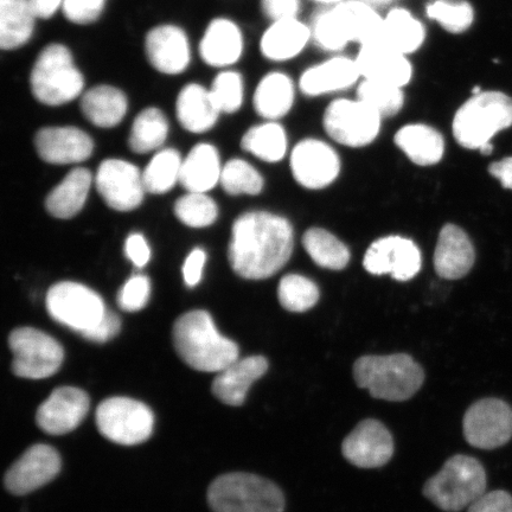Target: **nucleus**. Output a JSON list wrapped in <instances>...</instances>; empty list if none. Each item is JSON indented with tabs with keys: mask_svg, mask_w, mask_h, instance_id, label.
I'll list each match as a JSON object with an SVG mask.
<instances>
[{
	"mask_svg": "<svg viewBox=\"0 0 512 512\" xmlns=\"http://www.w3.org/2000/svg\"><path fill=\"white\" fill-rule=\"evenodd\" d=\"M293 228L285 217L251 211L233 224L229 262L239 277L248 280L271 278L293 252Z\"/></svg>",
	"mask_w": 512,
	"mask_h": 512,
	"instance_id": "nucleus-1",
	"label": "nucleus"
},
{
	"mask_svg": "<svg viewBox=\"0 0 512 512\" xmlns=\"http://www.w3.org/2000/svg\"><path fill=\"white\" fill-rule=\"evenodd\" d=\"M383 15L363 0H345L324 6L310 24L312 43L329 54H342L350 44L358 47L380 41Z\"/></svg>",
	"mask_w": 512,
	"mask_h": 512,
	"instance_id": "nucleus-2",
	"label": "nucleus"
},
{
	"mask_svg": "<svg viewBox=\"0 0 512 512\" xmlns=\"http://www.w3.org/2000/svg\"><path fill=\"white\" fill-rule=\"evenodd\" d=\"M174 344L189 367L203 373H217L239 360V347L217 331L206 311L185 313L174 325Z\"/></svg>",
	"mask_w": 512,
	"mask_h": 512,
	"instance_id": "nucleus-3",
	"label": "nucleus"
},
{
	"mask_svg": "<svg viewBox=\"0 0 512 512\" xmlns=\"http://www.w3.org/2000/svg\"><path fill=\"white\" fill-rule=\"evenodd\" d=\"M512 125V99L496 91L472 94L453 115L452 133L467 150L489 156L494 151L492 138Z\"/></svg>",
	"mask_w": 512,
	"mask_h": 512,
	"instance_id": "nucleus-4",
	"label": "nucleus"
},
{
	"mask_svg": "<svg viewBox=\"0 0 512 512\" xmlns=\"http://www.w3.org/2000/svg\"><path fill=\"white\" fill-rule=\"evenodd\" d=\"M354 379L374 399L403 402L419 392L425 371L407 354L363 356L354 364Z\"/></svg>",
	"mask_w": 512,
	"mask_h": 512,
	"instance_id": "nucleus-5",
	"label": "nucleus"
},
{
	"mask_svg": "<svg viewBox=\"0 0 512 512\" xmlns=\"http://www.w3.org/2000/svg\"><path fill=\"white\" fill-rule=\"evenodd\" d=\"M214 512H284L285 496L271 480L252 473H227L214 480L208 490Z\"/></svg>",
	"mask_w": 512,
	"mask_h": 512,
	"instance_id": "nucleus-6",
	"label": "nucleus"
},
{
	"mask_svg": "<svg viewBox=\"0 0 512 512\" xmlns=\"http://www.w3.org/2000/svg\"><path fill=\"white\" fill-rule=\"evenodd\" d=\"M31 92L46 106L69 104L83 93L85 78L76 67L72 51L60 43L49 44L37 56L30 74Z\"/></svg>",
	"mask_w": 512,
	"mask_h": 512,
	"instance_id": "nucleus-7",
	"label": "nucleus"
},
{
	"mask_svg": "<svg viewBox=\"0 0 512 512\" xmlns=\"http://www.w3.org/2000/svg\"><path fill=\"white\" fill-rule=\"evenodd\" d=\"M485 490L486 472L482 463L456 454L437 475L427 480L422 494L440 510L459 512L475 503Z\"/></svg>",
	"mask_w": 512,
	"mask_h": 512,
	"instance_id": "nucleus-8",
	"label": "nucleus"
},
{
	"mask_svg": "<svg viewBox=\"0 0 512 512\" xmlns=\"http://www.w3.org/2000/svg\"><path fill=\"white\" fill-rule=\"evenodd\" d=\"M383 120L379 113L356 96H338L325 108L323 127L336 143L360 149L379 138Z\"/></svg>",
	"mask_w": 512,
	"mask_h": 512,
	"instance_id": "nucleus-9",
	"label": "nucleus"
},
{
	"mask_svg": "<svg viewBox=\"0 0 512 512\" xmlns=\"http://www.w3.org/2000/svg\"><path fill=\"white\" fill-rule=\"evenodd\" d=\"M49 315L70 330L86 335L106 316L104 300L85 285L62 281L50 288L47 294Z\"/></svg>",
	"mask_w": 512,
	"mask_h": 512,
	"instance_id": "nucleus-10",
	"label": "nucleus"
},
{
	"mask_svg": "<svg viewBox=\"0 0 512 512\" xmlns=\"http://www.w3.org/2000/svg\"><path fill=\"white\" fill-rule=\"evenodd\" d=\"M99 432L112 443L134 446L149 440L155 415L145 403L130 398H110L96 409Z\"/></svg>",
	"mask_w": 512,
	"mask_h": 512,
	"instance_id": "nucleus-11",
	"label": "nucleus"
},
{
	"mask_svg": "<svg viewBox=\"0 0 512 512\" xmlns=\"http://www.w3.org/2000/svg\"><path fill=\"white\" fill-rule=\"evenodd\" d=\"M9 347L14 354L12 371L22 379H48L60 370L64 360L62 345L34 328L12 331Z\"/></svg>",
	"mask_w": 512,
	"mask_h": 512,
	"instance_id": "nucleus-12",
	"label": "nucleus"
},
{
	"mask_svg": "<svg viewBox=\"0 0 512 512\" xmlns=\"http://www.w3.org/2000/svg\"><path fill=\"white\" fill-rule=\"evenodd\" d=\"M464 437L480 450H496L512 438V408L499 399L479 400L467 409L463 420Z\"/></svg>",
	"mask_w": 512,
	"mask_h": 512,
	"instance_id": "nucleus-13",
	"label": "nucleus"
},
{
	"mask_svg": "<svg viewBox=\"0 0 512 512\" xmlns=\"http://www.w3.org/2000/svg\"><path fill=\"white\" fill-rule=\"evenodd\" d=\"M291 170L296 181L306 189L329 187L341 172V158L330 144L316 138H306L293 147Z\"/></svg>",
	"mask_w": 512,
	"mask_h": 512,
	"instance_id": "nucleus-14",
	"label": "nucleus"
},
{
	"mask_svg": "<svg viewBox=\"0 0 512 512\" xmlns=\"http://www.w3.org/2000/svg\"><path fill=\"white\" fill-rule=\"evenodd\" d=\"M361 80L356 57L334 54L303 70L297 81L300 94L317 99L347 92Z\"/></svg>",
	"mask_w": 512,
	"mask_h": 512,
	"instance_id": "nucleus-15",
	"label": "nucleus"
},
{
	"mask_svg": "<svg viewBox=\"0 0 512 512\" xmlns=\"http://www.w3.org/2000/svg\"><path fill=\"white\" fill-rule=\"evenodd\" d=\"M95 184L107 206L114 210L131 211L143 203V174L126 160H104L96 172Z\"/></svg>",
	"mask_w": 512,
	"mask_h": 512,
	"instance_id": "nucleus-16",
	"label": "nucleus"
},
{
	"mask_svg": "<svg viewBox=\"0 0 512 512\" xmlns=\"http://www.w3.org/2000/svg\"><path fill=\"white\" fill-rule=\"evenodd\" d=\"M421 264L419 247L401 236H387L375 241L363 260V266L370 274H390L402 283L413 279L420 272Z\"/></svg>",
	"mask_w": 512,
	"mask_h": 512,
	"instance_id": "nucleus-17",
	"label": "nucleus"
},
{
	"mask_svg": "<svg viewBox=\"0 0 512 512\" xmlns=\"http://www.w3.org/2000/svg\"><path fill=\"white\" fill-rule=\"evenodd\" d=\"M394 451L392 433L375 419L361 421L342 444L344 458L360 469H379L390 462Z\"/></svg>",
	"mask_w": 512,
	"mask_h": 512,
	"instance_id": "nucleus-18",
	"label": "nucleus"
},
{
	"mask_svg": "<svg viewBox=\"0 0 512 512\" xmlns=\"http://www.w3.org/2000/svg\"><path fill=\"white\" fill-rule=\"evenodd\" d=\"M61 466V457L55 448L34 445L6 472L5 488L16 496L31 494L59 476Z\"/></svg>",
	"mask_w": 512,
	"mask_h": 512,
	"instance_id": "nucleus-19",
	"label": "nucleus"
},
{
	"mask_svg": "<svg viewBox=\"0 0 512 512\" xmlns=\"http://www.w3.org/2000/svg\"><path fill=\"white\" fill-rule=\"evenodd\" d=\"M91 406L87 393L74 387L56 388L36 414L38 427L51 435L73 432L85 420Z\"/></svg>",
	"mask_w": 512,
	"mask_h": 512,
	"instance_id": "nucleus-20",
	"label": "nucleus"
},
{
	"mask_svg": "<svg viewBox=\"0 0 512 512\" xmlns=\"http://www.w3.org/2000/svg\"><path fill=\"white\" fill-rule=\"evenodd\" d=\"M355 57L362 80L406 89L414 79V64L411 57L387 47L380 41L361 47Z\"/></svg>",
	"mask_w": 512,
	"mask_h": 512,
	"instance_id": "nucleus-21",
	"label": "nucleus"
},
{
	"mask_svg": "<svg viewBox=\"0 0 512 512\" xmlns=\"http://www.w3.org/2000/svg\"><path fill=\"white\" fill-rule=\"evenodd\" d=\"M145 53L151 66L165 75L184 73L191 61L188 35L172 24L159 25L149 31Z\"/></svg>",
	"mask_w": 512,
	"mask_h": 512,
	"instance_id": "nucleus-22",
	"label": "nucleus"
},
{
	"mask_svg": "<svg viewBox=\"0 0 512 512\" xmlns=\"http://www.w3.org/2000/svg\"><path fill=\"white\" fill-rule=\"evenodd\" d=\"M35 146L44 162L56 165L85 162L94 150L89 134L74 126L42 128L36 133Z\"/></svg>",
	"mask_w": 512,
	"mask_h": 512,
	"instance_id": "nucleus-23",
	"label": "nucleus"
},
{
	"mask_svg": "<svg viewBox=\"0 0 512 512\" xmlns=\"http://www.w3.org/2000/svg\"><path fill=\"white\" fill-rule=\"evenodd\" d=\"M312 43L310 24L300 18L272 22L260 40V51L266 60L284 63L298 59Z\"/></svg>",
	"mask_w": 512,
	"mask_h": 512,
	"instance_id": "nucleus-24",
	"label": "nucleus"
},
{
	"mask_svg": "<svg viewBox=\"0 0 512 512\" xmlns=\"http://www.w3.org/2000/svg\"><path fill=\"white\" fill-rule=\"evenodd\" d=\"M476 254L469 236L462 228L446 224L441 229L434 253V268L440 278L458 280L469 274Z\"/></svg>",
	"mask_w": 512,
	"mask_h": 512,
	"instance_id": "nucleus-25",
	"label": "nucleus"
},
{
	"mask_svg": "<svg viewBox=\"0 0 512 512\" xmlns=\"http://www.w3.org/2000/svg\"><path fill=\"white\" fill-rule=\"evenodd\" d=\"M298 93V81L293 80L290 74L274 70L264 75L256 86L254 110L262 119L279 121L292 112Z\"/></svg>",
	"mask_w": 512,
	"mask_h": 512,
	"instance_id": "nucleus-26",
	"label": "nucleus"
},
{
	"mask_svg": "<svg viewBox=\"0 0 512 512\" xmlns=\"http://www.w3.org/2000/svg\"><path fill=\"white\" fill-rule=\"evenodd\" d=\"M245 38L238 24L229 18H215L200 43L202 60L208 66L226 68L241 60Z\"/></svg>",
	"mask_w": 512,
	"mask_h": 512,
	"instance_id": "nucleus-27",
	"label": "nucleus"
},
{
	"mask_svg": "<svg viewBox=\"0 0 512 512\" xmlns=\"http://www.w3.org/2000/svg\"><path fill=\"white\" fill-rule=\"evenodd\" d=\"M264 356H251L235 361L220 371L213 382V394L224 405L240 407L245 403L252 384L267 373Z\"/></svg>",
	"mask_w": 512,
	"mask_h": 512,
	"instance_id": "nucleus-28",
	"label": "nucleus"
},
{
	"mask_svg": "<svg viewBox=\"0 0 512 512\" xmlns=\"http://www.w3.org/2000/svg\"><path fill=\"white\" fill-rule=\"evenodd\" d=\"M428 31L424 22L403 6H395L383 15L380 42L411 57L424 48Z\"/></svg>",
	"mask_w": 512,
	"mask_h": 512,
	"instance_id": "nucleus-29",
	"label": "nucleus"
},
{
	"mask_svg": "<svg viewBox=\"0 0 512 512\" xmlns=\"http://www.w3.org/2000/svg\"><path fill=\"white\" fill-rule=\"evenodd\" d=\"M394 143L411 162L420 166L438 164L445 155L443 133L425 123L402 126L395 133Z\"/></svg>",
	"mask_w": 512,
	"mask_h": 512,
	"instance_id": "nucleus-30",
	"label": "nucleus"
},
{
	"mask_svg": "<svg viewBox=\"0 0 512 512\" xmlns=\"http://www.w3.org/2000/svg\"><path fill=\"white\" fill-rule=\"evenodd\" d=\"M220 114L209 89L198 83H189L177 96V119L188 132L204 133L211 130Z\"/></svg>",
	"mask_w": 512,
	"mask_h": 512,
	"instance_id": "nucleus-31",
	"label": "nucleus"
},
{
	"mask_svg": "<svg viewBox=\"0 0 512 512\" xmlns=\"http://www.w3.org/2000/svg\"><path fill=\"white\" fill-rule=\"evenodd\" d=\"M128 110L126 94L121 89L100 85L88 89L81 96V111L95 126L112 128L118 126Z\"/></svg>",
	"mask_w": 512,
	"mask_h": 512,
	"instance_id": "nucleus-32",
	"label": "nucleus"
},
{
	"mask_svg": "<svg viewBox=\"0 0 512 512\" xmlns=\"http://www.w3.org/2000/svg\"><path fill=\"white\" fill-rule=\"evenodd\" d=\"M222 174L220 155L210 144H198L183 160L179 183L189 192H202L215 188Z\"/></svg>",
	"mask_w": 512,
	"mask_h": 512,
	"instance_id": "nucleus-33",
	"label": "nucleus"
},
{
	"mask_svg": "<svg viewBox=\"0 0 512 512\" xmlns=\"http://www.w3.org/2000/svg\"><path fill=\"white\" fill-rule=\"evenodd\" d=\"M93 177L88 169L78 168L69 172L66 178L50 192L46 208L56 219H72L85 206Z\"/></svg>",
	"mask_w": 512,
	"mask_h": 512,
	"instance_id": "nucleus-34",
	"label": "nucleus"
},
{
	"mask_svg": "<svg viewBox=\"0 0 512 512\" xmlns=\"http://www.w3.org/2000/svg\"><path fill=\"white\" fill-rule=\"evenodd\" d=\"M36 19L29 0H0V47L25 46L34 35Z\"/></svg>",
	"mask_w": 512,
	"mask_h": 512,
	"instance_id": "nucleus-35",
	"label": "nucleus"
},
{
	"mask_svg": "<svg viewBox=\"0 0 512 512\" xmlns=\"http://www.w3.org/2000/svg\"><path fill=\"white\" fill-rule=\"evenodd\" d=\"M241 147L267 163H278L286 156L288 137L279 121H268L253 126L242 137Z\"/></svg>",
	"mask_w": 512,
	"mask_h": 512,
	"instance_id": "nucleus-36",
	"label": "nucleus"
},
{
	"mask_svg": "<svg viewBox=\"0 0 512 512\" xmlns=\"http://www.w3.org/2000/svg\"><path fill=\"white\" fill-rule=\"evenodd\" d=\"M169 121L159 108L149 107L137 115L128 145L136 153H149L163 146L169 134Z\"/></svg>",
	"mask_w": 512,
	"mask_h": 512,
	"instance_id": "nucleus-37",
	"label": "nucleus"
},
{
	"mask_svg": "<svg viewBox=\"0 0 512 512\" xmlns=\"http://www.w3.org/2000/svg\"><path fill=\"white\" fill-rule=\"evenodd\" d=\"M307 254L316 264L332 271H341L350 261V252L335 235L322 228L307 230L303 238Z\"/></svg>",
	"mask_w": 512,
	"mask_h": 512,
	"instance_id": "nucleus-38",
	"label": "nucleus"
},
{
	"mask_svg": "<svg viewBox=\"0 0 512 512\" xmlns=\"http://www.w3.org/2000/svg\"><path fill=\"white\" fill-rule=\"evenodd\" d=\"M425 15L447 34L463 35L475 23L476 11L469 0H430Z\"/></svg>",
	"mask_w": 512,
	"mask_h": 512,
	"instance_id": "nucleus-39",
	"label": "nucleus"
},
{
	"mask_svg": "<svg viewBox=\"0 0 512 512\" xmlns=\"http://www.w3.org/2000/svg\"><path fill=\"white\" fill-rule=\"evenodd\" d=\"M182 163L181 156L174 149H165L156 153L143 172L146 192L160 195L174 188L181 178Z\"/></svg>",
	"mask_w": 512,
	"mask_h": 512,
	"instance_id": "nucleus-40",
	"label": "nucleus"
},
{
	"mask_svg": "<svg viewBox=\"0 0 512 512\" xmlns=\"http://www.w3.org/2000/svg\"><path fill=\"white\" fill-rule=\"evenodd\" d=\"M356 98L366 102L383 119L395 117L406 106V89L386 83L361 80L356 87Z\"/></svg>",
	"mask_w": 512,
	"mask_h": 512,
	"instance_id": "nucleus-41",
	"label": "nucleus"
},
{
	"mask_svg": "<svg viewBox=\"0 0 512 512\" xmlns=\"http://www.w3.org/2000/svg\"><path fill=\"white\" fill-rule=\"evenodd\" d=\"M319 288L309 278L299 274H288L280 280L278 298L285 310L302 313L318 303Z\"/></svg>",
	"mask_w": 512,
	"mask_h": 512,
	"instance_id": "nucleus-42",
	"label": "nucleus"
},
{
	"mask_svg": "<svg viewBox=\"0 0 512 512\" xmlns=\"http://www.w3.org/2000/svg\"><path fill=\"white\" fill-rule=\"evenodd\" d=\"M222 188L228 195H259L264 189V178L246 160L232 159L223 166Z\"/></svg>",
	"mask_w": 512,
	"mask_h": 512,
	"instance_id": "nucleus-43",
	"label": "nucleus"
},
{
	"mask_svg": "<svg viewBox=\"0 0 512 512\" xmlns=\"http://www.w3.org/2000/svg\"><path fill=\"white\" fill-rule=\"evenodd\" d=\"M177 219L191 228L209 227L217 220L219 208L213 198L202 192H189L175 204Z\"/></svg>",
	"mask_w": 512,
	"mask_h": 512,
	"instance_id": "nucleus-44",
	"label": "nucleus"
},
{
	"mask_svg": "<svg viewBox=\"0 0 512 512\" xmlns=\"http://www.w3.org/2000/svg\"><path fill=\"white\" fill-rule=\"evenodd\" d=\"M209 91L221 113L234 114L245 101V81L235 70H224L216 75Z\"/></svg>",
	"mask_w": 512,
	"mask_h": 512,
	"instance_id": "nucleus-45",
	"label": "nucleus"
},
{
	"mask_svg": "<svg viewBox=\"0 0 512 512\" xmlns=\"http://www.w3.org/2000/svg\"><path fill=\"white\" fill-rule=\"evenodd\" d=\"M151 297V281L146 275H134L118 293V305L126 312L143 310Z\"/></svg>",
	"mask_w": 512,
	"mask_h": 512,
	"instance_id": "nucleus-46",
	"label": "nucleus"
},
{
	"mask_svg": "<svg viewBox=\"0 0 512 512\" xmlns=\"http://www.w3.org/2000/svg\"><path fill=\"white\" fill-rule=\"evenodd\" d=\"M106 2L107 0H64L63 15L74 24H92L104 12Z\"/></svg>",
	"mask_w": 512,
	"mask_h": 512,
	"instance_id": "nucleus-47",
	"label": "nucleus"
},
{
	"mask_svg": "<svg viewBox=\"0 0 512 512\" xmlns=\"http://www.w3.org/2000/svg\"><path fill=\"white\" fill-rule=\"evenodd\" d=\"M261 10L271 23L299 18L302 0H261Z\"/></svg>",
	"mask_w": 512,
	"mask_h": 512,
	"instance_id": "nucleus-48",
	"label": "nucleus"
},
{
	"mask_svg": "<svg viewBox=\"0 0 512 512\" xmlns=\"http://www.w3.org/2000/svg\"><path fill=\"white\" fill-rule=\"evenodd\" d=\"M467 512H512V496L503 490L488 492L471 504Z\"/></svg>",
	"mask_w": 512,
	"mask_h": 512,
	"instance_id": "nucleus-49",
	"label": "nucleus"
},
{
	"mask_svg": "<svg viewBox=\"0 0 512 512\" xmlns=\"http://www.w3.org/2000/svg\"><path fill=\"white\" fill-rule=\"evenodd\" d=\"M121 330V320L111 311H107L104 319L93 330L83 335V338L95 343H106L117 336Z\"/></svg>",
	"mask_w": 512,
	"mask_h": 512,
	"instance_id": "nucleus-50",
	"label": "nucleus"
},
{
	"mask_svg": "<svg viewBox=\"0 0 512 512\" xmlns=\"http://www.w3.org/2000/svg\"><path fill=\"white\" fill-rule=\"evenodd\" d=\"M125 253L132 264L139 268L145 267L151 259L149 243L145 240L144 235L139 233L128 236L125 243Z\"/></svg>",
	"mask_w": 512,
	"mask_h": 512,
	"instance_id": "nucleus-51",
	"label": "nucleus"
},
{
	"mask_svg": "<svg viewBox=\"0 0 512 512\" xmlns=\"http://www.w3.org/2000/svg\"><path fill=\"white\" fill-rule=\"evenodd\" d=\"M207 254L201 248H196L189 255L183 266L185 284L195 287L201 283L203 268L206 265Z\"/></svg>",
	"mask_w": 512,
	"mask_h": 512,
	"instance_id": "nucleus-52",
	"label": "nucleus"
},
{
	"mask_svg": "<svg viewBox=\"0 0 512 512\" xmlns=\"http://www.w3.org/2000/svg\"><path fill=\"white\" fill-rule=\"evenodd\" d=\"M489 172L492 177L501 182L503 188L512 190V157L492 163L489 166Z\"/></svg>",
	"mask_w": 512,
	"mask_h": 512,
	"instance_id": "nucleus-53",
	"label": "nucleus"
},
{
	"mask_svg": "<svg viewBox=\"0 0 512 512\" xmlns=\"http://www.w3.org/2000/svg\"><path fill=\"white\" fill-rule=\"evenodd\" d=\"M37 18L49 19L62 10L64 0H29Z\"/></svg>",
	"mask_w": 512,
	"mask_h": 512,
	"instance_id": "nucleus-54",
	"label": "nucleus"
},
{
	"mask_svg": "<svg viewBox=\"0 0 512 512\" xmlns=\"http://www.w3.org/2000/svg\"><path fill=\"white\" fill-rule=\"evenodd\" d=\"M311 2H315L324 8V6H334L341 4L345 2V0H311Z\"/></svg>",
	"mask_w": 512,
	"mask_h": 512,
	"instance_id": "nucleus-55",
	"label": "nucleus"
},
{
	"mask_svg": "<svg viewBox=\"0 0 512 512\" xmlns=\"http://www.w3.org/2000/svg\"><path fill=\"white\" fill-rule=\"evenodd\" d=\"M363 2L369 3L374 6H379V5H388L390 3H393L394 0H363Z\"/></svg>",
	"mask_w": 512,
	"mask_h": 512,
	"instance_id": "nucleus-56",
	"label": "nucleus"
}]
</instances>
